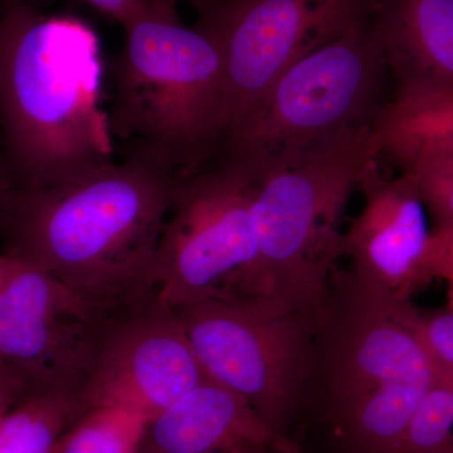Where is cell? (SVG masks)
Instances as JSON below:
<instances>
[{"label": "cell", "instance_id": "1", "mask_svg": "<svg viewBox=\"0 0 453 453\" xmlns=\"http://www.w3.org/2000/svg\"><path fill=\"white\" fill-rule=\"evenodd\" d=\"M179 178L127 155L74 183L12 190L0 211V250L110 314L146 308Z\"/></svg>", "mask_w": 453, "mask_h": 453}, {"label": "cell", "instance_id": "2", "mask_svg": "<svg viewBox=\"0 0 453 453\" xmlns=\"http://www.w3.org/2000/svg\"><path fill=\"white\" fill-rule=\"evenodd\" d=\"M104 81L88 20L3 0L0 133L12 190L74 183L116 162Z\"/></svg>", "mask_w": 453, "mask_h": 453}, {"label": "cell", "instance_id": "3", "mask_svg": "<svg viewBox=\"0 0 453 453\" xmlns=\"http://www.w3.org/2000/svg\"><path fill=\"white\" fill-rule=\"evenodd\" d=\"M175 0H151L111 64L110 130L122 157L178 177L211 165L225 142L226 77L219 47L187 26Z\"/></svg>", "mask_w": 453, "mask_h": 453}, {"label": "cell", "instance_id": "4", "mask_svg": "<svg viewBox=\"0 0 453 453\" xmlns=\"http://www.w3.org/2000/svg\"><path fill=\"white\" fill-rule=\"evenodd\" d=\"M396 303V301H395ZM438 377L395 303L333 273L315 335V387L342 453H392Z\"/></svg>", "mask_w": 453, "mask_h": 453}, {"label": "cell", "instance_id": "5", "mask_svg": "<svg viewBox=\"0 0 453 453\" xmlns=\"http://www.w3.org/2000/svg\"><path fill=\"white\" fill-rule=\"evenodd\" d=\"M389 73L374 13L280 74L213 163L255 181L374 125Z\"/></svg>", "mask_w": 453, "mask_h": 453}, {"label": "cell", "instance_id": "6", "mask_svg": "<svg viewBox=\"0 0 453 453\" xmlns=\"http://www.w3.org/2000/svg\"><path fill=\"white\" fill-rule=\"evenodd\" d=\"M378 157L374 125L342 136L295 165L252 183L261 303L318 319L342 258L340 222L369 162Z\"/></svg>", "mask_w": 453, "mask_h": 453}, {"label": "cell", "instance_id": "7", "mask_svg": "<svg viewBox=\"0 0 453 453\" xmlns=\"http://www.w3.org/2000/svg\"><path fill=\"white\" fill-rule=\"evenodd\" d=\"M251 195L252 181L222 164L179 178L155 256L157 305L262 300Z\"/></svg>", "mask_w": 453, "mask_h": 453}, {"label": "cell", "instance_id": "8", "mask_svg": "<svg viewBox=\"0 0 453 453\" xmlns=\"http://www.w3.org/2000/svg\"><path fill=\"white\" fill-rule=\"evenodd\" d=\"M173 311L208 377L288 436L310 392L318 319L258 301H208Z\"/></svg>", "mask_w": 453, "mask_h": 453}, {"label": "cell", "instance_id": "9", "mask_svg": "<svg viewBox=\"0 0 453 453\" xmlns=\"http://www.w3.org/2000/svg\"><path fill=\"white\" fill-rule=\"evenodd\" d=\"M377 0H216L196 26L225 64V142L283 71L371 17ZM222 145V146H223Z\"/></svg>", "mask_w": 453, "mask_h": 453}, {"label": "cell", "instance_id": "10", "mask_svg": "<svg viewBox=\"0 0 453 453\" xmlns=\"http://www.w3.org/2000/svg\"><path fill=\"white\" fill-rule=\"evenodd\" d=\"M121 316L98 308L46 271L13 259L0 290V365L19 386L20 398L81 395Z\"/></svg>", "mask_w": 453, "mask_h": 453}, {"label": "cell", "instance_id": "11", "mask_svg": "<svg viewBox=\"0 0 453 453\" xmlns=\"http://www.w3.org/2000/svg\"><path fill=\"white\" fill-rule=\"evenodd\" d=\"M207 380L177 315L154 303L112 325L81 395L86 412L115 408L148 423Z\"/></svg>", "mask_w": 453, "mask_h": 453}, {"label": "cell", "instance_id": "12", "mask_svg": "<svg viewBox=\"0 0 453 453\" xmlns=\"http://www.w3.org/2000/svg\"><path fill=\"white\" fill-rule=\"evenodd\" d=\"M357 188L365 204L342 232V257L354 285L374 299L412 300L427 285L425 262L431 228L421 196L410 179L387 177L378 157L369 162Z\"/></svg>", "mask_w": 453, "mask_h": 453}, {"label": "cell", "instance_id": "13", "mask_svg": "<svg viewBox=\"0 0 453 453\" xmlns=\"http://www.w3.org/2000/svg\"><path fill=\"white\" fill-rule=\"evenodd\" d=\"M144 441L165 453H303L246 399L211 378L146 423Z\"/></svg>", "mask_w": 453, "mask_h": 453}, {"label": "cell", "instance_id": "14", "mask_svg": "<svg viewBox=\"0 0 453 453\" xmlns=\"http://www.w3.org/2000/svg\"><path fill=\"white\" fill-rule=\"evenodd\" d=\"M374 17L396 88L453 89V0H377Z\"/></svg>", "mask_w": 453, "mask_h": 453}, {"label": "cell", "instance_id": "15", "mask_svg": "<svg viewBox=\"0 0 453 453\" xmlns=\"http://www.w3.org/2000/svg\"><path fill=\"white\" fill-rule=\"evenodd\" d=\"M85 412L80 393L20 398L0 416V453H53L65 431Z\"/></svg>", "mask_w": 453, "mask_h": 453}, {"label": "cell", "instance_id": "16", "mask_svg": "<svg viewBox=\"0 0 453 453\" xmlns=\"http://www.w3.org/2000/svg\"><path fill=\"white\" fill-rule=\"evenodd\" d=\"M378 157L395 146L421 140L453 142V89L396 88L374 124Z\"/></svg>", "mask_w": 453, "mask_h": 453}, {"label": "cell", "instance_id": "17", "mask_svg": "<svg viewBox=\"0 0 453 453\" xmlns=\"http://www.w3.org/2000/svg\"><path fill=\"white\" fill-rule=\"evenodd\" d=\"M386 155L421 196L431 232L453 231V142L421 140L390 148Z\"/></svg>", "mask_w": 453, "mask_h": 453}, {"label": "cell", "instance_id": "18", "mask_svg": "<svg viewBox=\"0 0 453 453\" xmlns=\"http://www.w3.org/2000/svg\"><path fill=\"white\" fill-rule=\"evenodd\" d=\"M146 422L115 408H94L65 431L53 453H139Z\"/></svg>", "mask_w": 453, "mask_h": 453}, {"label": "cell", "instance_id": "19", "mask_svg": "<svg viewBox=\"0 0 453 453\" xmlns=\"http://www.w3.org/2000/svg\"><path fill=\"white\" fill-rule=\"evenodd\" d=\"M392 453H453V381L432 387Z\"/></svg>", "mask_w": 453, "mask_h": 453}, {"label": "cell", "instance_id": "20", "mask_svg": "<svg viewBox=\"0 0 453 453\" xmlns=\"http://www.w3.org/2000/svg\"><path fill=\"white\" fill-rule=\"evenodd\" d=\"M395 314L412 332L438 380L453 381V311H428L412 300L395 303Z\"/></svg>", "mask_w": 453, "mask_h": 453}, {"label": "cell", "instance_id": "21", "mask_svg": "<svg viewBox=\"0 0 453 453\" xmlns=\"http://www.w3.org/2000/svg\"><path fill=\"white\" fill-rule=\"evenodd\" d=\"M423 267L428 282L453 271V231L431 232Z\"/></svg>", "mask_w": 453, "mask_h": 453}, {"label": "cell", "instance_id": "22", "mask_svg": "<svg viewBox=\"0 0 453 453\" xmlns=\"http://www.w3.org/2000/svg\"><path fill=\"white\" fill-rule=\"evenodd\" d=\"M92 9L125 27L144 13L151 0H82Z\"/></svg>", "mask_w": 453, "mask_h": 453}, {"label": "cell", "instance_id": "23", "mask_svg": "<svg viewBox=\"0 0 453 453\" xmlns=\"http://www.w3.org/2000/svg\"><path fill=\"white\" fill-rule=\"evenodd\" d=\"M22 396V390L16 383V380L9 375L4 366L0 365V398L12 399V401H19Z\"/></svg>", "mask_w": 453, "mask_h": 453}, {"label": "cell", "instance_id": "24", "mask_svg": "<svg viewBox=\"0 0 453 453\" xmlns=\"http://www.w3.org/2000/svg\"><path fill=\"white\" fill-rule=\"evenodd\" d=\"M12 192L9 186L7 170H5L4 155H3L2 133H0V211L4 205L5 199Z\"/></svg>", "mask_w": 453, "mask_h": 453}, {"label": "cell", "instance_id": "25", "mask_svg": "<svg viewBox=\"0 0 453 453\" xmlns=\"http://www.w3.org/2000/svg\"><path fill=\"white\" fill-rule=\"evenodd\" d=\"M12 267H13V259L0 250V290H2L5 281H7Z\"/></svg>", "mask_w": 453, "mask_h": 453}, {"label": "cell", "instance_id": "26", "mask_svg": "<svg viewBox=\"0 0 453 453\" xmlns=\"http://www.w3.org/2000/svg\"><path fill=\"white\" fill-rule=\"evenodd\" d=\"M175 2L187 3V4L192 5V7L198 12V14H201L203 12H205L208 8L211 7L216 0H175Z\"/></svg>", "mask_w": 453, "mask_h": 453}, {"label": "cell", "instance_id": "27", "mask_svg": "<svg viewBox=\"0 0 453 453\" xmlns=\"http://www.w3.org/2000/svg\"><path fill=\"white\" fill-rule=\"evenodd\" d=\"M442 280H445L447 283H449V310L453 311V271L451 273H447Z\"/></svg>", "mask_w": 453, "mask_h": 453}, {"label": "cell", "instance_id": "28", "mask_svg": "<svg viewBox=\"0 0 453 453\" xmlns=\"http://www.w3.org/2000/svg\"><path fill=\"white\" fill-rule=\"evenodd\" d=\"M14 403H16V401H12V399L0 398V416H2L5 411H8Z\"/></svg>", "mask_w": 453, "mask_h": 453}, {"label": "cell", "instance_id": "29", "mask_svg": "<svg viewBox=\"0 0 453 453\" xmlns=\"http://www.w3.org/2000/svg\"><path fill=\"white\" fill-rule=\"evenodd\" d=\"M139 453H165L163 451H160V449H155V447L149 445L148 442H145V441H142V445L140 447Z\"/></svg>", "mask_w": 453, "mask_h": 453}, {"label": "cell", "instance_id": "30", "mask_svg": "<svg viewBox=\"0 0 453 453\" xmlns=\"http://www.w3.org/2000/svg\"><path fill=\"white\" fill-rule=\"evenodd\" d=\"M262 453H271V452H262Z\"/></svg>", "mask_w": 453, "mask_h": 453}]
</instances>
